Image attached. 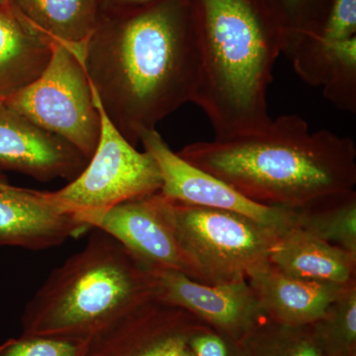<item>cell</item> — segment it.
I'll list each match as a JSON object with an SVG mask.
<instances>
[{"label": "cell", "mask_w": 356, "mask_h": 356, "mask_svg": "<svg viewBox=\"0 0 356 356\" xmlns=\"http://www.w3.org/2000/svg\"><path fill=\"white\" fill-rule=\"evenodd\" d=\"M177 154L268 207L305 209L353 191L356 184L353 140L327 130L311 132L295 114L281 115L257 132L192 143Z\"/></svg>", "instance_id": "2"}, {"label": "cell", "mask_w": 356, "mask_h": 356, "mask_svg": "<svg viewBox=\"0 0 356 356\" xmlns=\"http://www.w3.org/2000/svg\"><path fill=\"white\" fill-rule=\"evenodd\" d=\"M172 211L178 242L203 284L248 280L269 264L285 232L231 211L175 201Z\"/></svg>", "instance_id": "5"}, {"label": "cell", "mask_w": 356, "mask_h": 356, "mask_svg": "<svg viewBox=\"0 0 356 356\" xmlns=\"http://www.w3.org/2000/svg\"><path fill=\"white\" fill-rule=\"evenodd\" d=\"M53 42L26 19L13 2L0 6V100L43 74L53 54Z\"/></svg>", "instance_id": "16"}, {"label": "cell", "mask_w": 356, "mask_h": 356, "mask_svg": "<svg viewBox=\"0 0 356 356\" xmlns=\"http://www.w3.org/2000/svg\"><path fill=\"white\" fill-rule=\"evenodd\" d=\"M287 356H324L322 348L310 337H300Z\"/></svg>", "instance_id": "24"}, {"label": "cell", "mask_w": 356, "mask_h": 356, "mask_svg": "<svg viewBox=\"0 0 356 356\" xmlns=\"http://www.w3.org/2000/svg\"><path fill=\"white\" fill-rule=\"evenodd\" d=\"M286 26L284 54L288 58L324 24L332 0H275Z\"/></svg>", "instance_id": "20"}, {"label": "cell", "mask_w": 356, "mask_h": 356, "mask_svg": "<svg viewBox=\"0 0 356 356\" xmlns=\"http://www.w3.org/2000/svg\"><path fill=\"white\" fill-rule=\"evenodd\" d=\"M248 281L267 317L288 325L314 324L348 285L296 280L270 264L250 273Z\"/></svg>", "instance_id": "14"}, {"label": "cell", "mask_w": 356, "mask_h": 356, "mask_svg": "<svg viewBox=\"0 0 356 356\" xmlns=\"http://www.w3.org/2000/svg\"><path fill=\"white\" fill-rule=\"evenodd\" d=\"M88 341L21 334L0 344V356H84Z\"/></svg>", "instance_id": "21"}, {"label": "cell", "mask_w": 356, "mask_h": 356, "mask_svg": "<svg viewBox=\"0 0 356 356\" xmlns=\"http://www.w3.org/2000/svg\"><path fill=\"white\" fill-rule=\"evenodd\" d=\"M91 88L102 119L97 147L83 172L53 194L65 209L93 229L95 222L114 206L156 193L163 182L151 154L137 151L119 132Z\"/></svg>", "instance_id": "7"}, {"label": "cell", "mask_w": 356, "mask_h": 356, "mask_svg": "<svg viewBox=\"0 0 356 356\" xmlns=\"http://www.w3.org/2000/svg\"><path fill=\"white\" fill-rule=\"evenodd\" d=\"M315 86L343 111L356 112V37L337 42L318 58Z\"/></svg>", "instance_id": "19"}, {"label": "cell", "mask_w": 356, "mask_h": 356, "mask_svg": "<svg viewBox=\"0 0 356 356\" xmlns=\"http://www.w3.org/2000/svg\"><path fill=\"white\" fill-rule=\"evenodd\" d=\"M154 0H100L102 13H119L135 10L152 3Z\"/></svg>", "instance_id": "23"}, {"label": "cell", "mask_w": 356, "mask_h": 356, "mask_svg": "<svg viewBox=\"0 0 356 356\" xmlns=\"http://www.w3.org/2000/svg\"><path fill=\"white\" fill-rule=\"evenodd\" d=\"M81 62L105 113L135 146L194 102L199 51L192 0H154L127 13H100Z\"/></svg>", "instance_id": "1"}, {"label": "cell", "mask_w": 356, "mask_h": 356, "mask_svg": "<svg viewBox=\"0 0 356 356\" xmlns=\"http://www.w3.org/2000/svg\"><path fill=\"white\" fill-rule=\"evenodd\" d=\"M93 229L118 241L147 267L178 271L200 282L178 242L172 201L161 192L114 206L95 222Z\"/></svg>", "instance_id": "8"}, {"label": "cell", "mask_w": 356, "mask_h": 356, "mask_svg": "<svg viewBox=\"0 0 356 356\" xmlns=\"http://www.w3.org/2000/svg\"><path fill=\"white\" fill-rule=\"evenodd\" d=\"M1 102L67 140L88 161L95 153L102 119L81 56L70 44L54 40L53 54L43 74Z\"/></svg>", "instance_id": "6"}, {"label": "cell", "mask_w": 356, "mask_h": 356, "mask_svg": "<svg viewBox=\"0 0 356 356\" xmlns=\"http://www.w3.org/2000/svg\"><path fill=\"white\" fill-rule=\"evenodd\" d=\"M180 356H196L194 355L193 351L191 350V348H189V346H187L186 348L184 351H182L181 355Z\"/></svg>", "instance_id": "25"}, {"label": "cell", "mask_w": 356, "mask_h": 356, "mask_svg": "<svg viewBox=\"0 0 356 356\" xmlns=\"http://www.w3.org/2000/svg\"><path fill=\"white\" fill-rule=\"evenodd\" d=\"M88 163L67 140L0 100V172L13 170L42 182L57 178L72 181Z\"/></svg>", "instance_id": "13"}, {"label": "cell", "mask_w": 356, "mask_h": 356, "mask_svg": "<svg viewBox=\"0 0 356 356\" xmlns=\"http://www.w3.org/2000/svg\"><path fill=\"white\" fill-rule=\"evenodd\" d=\"M199 51L194 104L216 139L257 132L273 118L267 93L286 44L275 0H192Z\"/></svg>", "instance_id": "3"}, {"label": "cell", "mask_w": 356, "mask_h": 356, "mask_svg": "<svg viewBox=\"0 0 356 356\" xmlns=\"http://www.w3.org/2000/svg\"><path fill=\"white\" fill-rule=\"evenodd\" d=\"M10 1V0H0V6H4L7 2Z\"/></svg>", "instance_id": "26"}, {"label": "cell", "mask_w": 356, "mask_h": 356, "mask_svg": "<svg viewBox=\"0 0 356 356\" xmlns=\"http://www.w3.org/2000/svg\"><path fill=\"white\" fill-rule=\"evenodd\" d=\"M188 346L196 356H228V346L225 339L209 331L194 334Z\"/></svg>", "instance_id": "22"}, {"label": "cell", "mask_w": 356, "mask_h": 356, "mask_svg": "<svg viewBox=\"0 0 356 356\" xmlns=\"http://www.w3.org/2000/svg\"><path fill=\"white\" fill-rule=\"evenodd\" d=\"M269 264L296 280L341 286L356 281V254L296 226L281 234Z\"/></svg>", "instance_id": "15"}, {"label": "cell", "mask_w": 356, "mask_h": 356, "mask_svg": "<svg viewBox=\"0 0 356 356\" xmlns=\"http://www.w3.org/2000/svg\"><path fill=\"white\" fill-rule=\"evenodd\" d=\"M156 298L185 309L227 334H240L267 317L248 280L207 285L178 271L149 267Z\"/></svg>", "instance_id": "12"}, {"label": "cell", "mask_w": 356, "mask_h": 356, "mask_svg": "<svg viewBox=\"0 0 356 356\" xmlns=\"http://www.w3.org/2000/svg\"><path fill=\"white\" fill-rule=\"evenodd\" d=\"M90 229L53 192L15 186L0 173V247L49 250Z\"/></svg>", "instance_id": "11"}, {"label": "cell", "mask_w": 356, "mask_h": 356, "mask_svg": "<svg viewBox=\"0 0 356 356\" xmlns=\"http://www.w3.org/2000/svg\"><path fill=\"white\" fill-rule=\"evenodd\" d=\"M154 297L149 267L93 229L84 247L54 269L29 300L22 334L88 341Z\"/></svg>", "instance_id": "4"}, {"label": "cell", "mask_w": 356, "mask_h": 356, "mask_svg": "<svg viewBox=\"0 0 356 356\" xmlns=\"http://www.w3.org/2000/svg\"><path fill=\"white\" fill-rule=\"evenodd\" d=\"M145 151L158 163L161 193L175 202L231 211L255 221L286 231L295 226V211L268 207L250 200L236 189L175 153L156 129L140 138Z\"/></svg>", "instance_id": "9"}, {"label": "cell", "mask_w": 356, "mask_h": 356, "mask_svg": "<svg viewBox=\"0 0 356 356\" xmlns=\"http://www.w3.org/2000/svg\"><path fill=\"white\" fill-rule=\"evenodd\" d=\"M295 226L356 254V192L295 211Z\"/></svg>", "instance_id": "18"}, {"label": "cell", "mask_w": 356, "mask_h": 356, "mask_svg": "<svg viewBox=\"0 0 356 356\" xmlns=\"http://www.w3.org/2000/svg\"><path fill=\"white\" fill-rule=\"evenodd\" d=\"M47 36L70 46H83L97 25L100 0H10Z\"/></svg>", "instance_id": "17"}, {"label": "cell", "mask_w": 356, "mask_h": 356, "mask_svg": "<svg viewBox=\"0 0 356 356\" xmlns=\"http://www.w3.org/2000/svg\"><path fill=\"white\" fill-rule=\"evenodd\" d=\"M200 322L154 297L90 337L84 356H180Z\"/></svg>", "instance_id": "10"}]
</instances>
